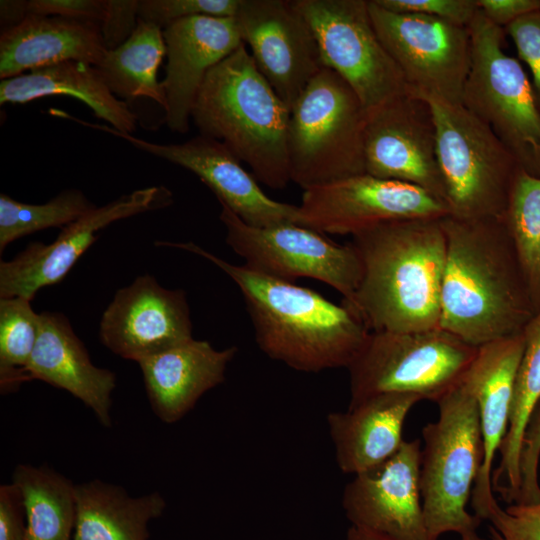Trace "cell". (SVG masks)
Masks as SVG:
<instances>
[{
  "instance_id": "obj_1",
  "label": "cell",
  "mask_w": 540,
  "mask_h": 540,
  "mask_svg": "<svg viewBox=\"0 0 540 540\" xmlns=\"http://www.w3.org/2000/svg\"><path fill=\"white\" fill-rule=\"evenodd\" d=\"M441 223L440 328L475 347L522 333L536 312L503 217L448 215Z\"/></svg>"
},
{
  "instance_id": "obj_2",
  "label": "cell",
  "mask_w": 540,
  "mask_h": 540,
  "mask_svg": "<svg viewBox=\"0 0 540 540\" xmlns=\"http://www.w3.org/2000/svg\"><path fill=\"white\" fill-rule=\"evenodd\" d=\"M352 236L362 275L351 300L342 304L370 332L440 327L446 260L441 219L387 221Z\"/></svg>"
},
{
  "instance_id": "obj_3",
  "label": "cell",
  "mask_w": 540,
  "mask_h": 540,
  "mask_svg": "<svg viewBox=\"0 0 540 540\" xmlns=\"http://www.w3.org/2000/svg\"><path fill=\"white\" fill-rule=\"evenodd\" d=\"M156 245L190 251L225 272L241 291L260 349L295 370L347 368L370 333L352 310L312 289L228 263L191 242Z\"/></svg>"
},
{
  "instance_id": "obj_4",
  "label": "cell",
  "mask_w": 540,
  "mask_h": 540,
  "mask_svg": "<svg viewBox=\"0 0 540 540\" xmlns=\"http://www.w3.org/2000/svg\"><path fill=\"white\" fill-rule=\"evenodd\" d=\"M290 113L242 44L206 75L192 120L200 135L224 144L256 179L284 189L291 181Z\"/></svg>"
},
{
  "instance_id": "obj_5",
  "label": "cell",
  "mask_w": 540,
  "mask_h": 540,
  "mask_svg": "<svg viewBox=\"0 0 540 540\" xmlns=\"http://www.w3.org/2000/svg\"><path fill=\"white\" fill-rule=\"evenodd\" d=\"M437 404V420L421 432L420 488L429 540L446 532H476L482 521L466 508L483 461L477 401L462 381Z\"/></svg>"
},
{
  "instance_id": "obj_6",
  "label": "cell",
  "mask_w": 540,
  "mask_h": 540,
  "mask_svg": "<svg viewBox=\"0 0 540 540\" xmlns=\"http://www.w3.org/2000/svg\"><path fill=\"white\" fill-rule=\"evenodd\" d=\"M365 123L366 112L354 90L322 67L291 109V181L304 191L366 173Z\"/></svg>"
},
{
  "instance_id": "obj_7",
  "label": "cell",
  "mask_w": 540,
  "mask_h": 540,
  "mask_svg": "<svg viewBox=\"0 0 540 540\" xmlns=\"http://www.w3.org/2000/svg\"><path fill=\"white\" fill-rule=\"evenodd\" d=\"M414 93L423 97L433 112L437 161L450 215L502 218L521 170L513 154L461 103Z\"/></svg>"
},
{
  "instance_id": "obj_8",
  "label": "cell",
  "mask_w": 540,
  "mask_h": 540,
  "mask_svg": "<svg viewBox=\"0 0 540 540\" xmlns=\"http://www.w3.org/2000/svg\"><path fill=\"white\" fill-rule=\"evenodd\" d=\"M478 347L438 327L410 332H370L347 367L349 406L384 393L438 402L461 384Z\"/></svg>"
},
{
  "instance_id": "obj_9",
  "label": "cell",
  "mask_w": 540,
  "mask_h": 540,
  "mask_svg": "<svg viewBox=\"0 0 540 540\" xmlns=\"http://www.w3.org/2000/svg\"><path fill=\"white\" fill-rule=\"evenodd\" d=\"M468 28L471 64L461 104L494 132L522 170L540 177V106L532 82L505 52L504 28L480 10Z\"/></svg>"
},
{
  "instance_id": "obj_10",
  "label": "cell",
  "mask_w": 540,
  "mask_h": 540,
  "mask_svg": "<svg viewBox=\"0 0 540 540\" xmlns=\"http://www.w3.org/2000/svg\"><path fill=\"white\" fill-rule=\"evenodd\" d=\"M310 25L322 63L354 90L365 112L409 91L373 26L369 0H293Z\"/></svg>"
},
{
  "instance_id": "obj_11",
  "label": "cell",
  "mask_w": 540,
  "mask_h": 540,
  "mask_svg": "<svg viewBox=\"0 0 540 540\" xmlns=\"http://www.w3.org/2000/svg\"><path fill=\"white\" fill-rule=\"evenodd\" d=\"M220 220L226 242L250 269L293 282L311 278L336 289L349 301L362 275L360 258L352 245H340L316 230L298 224L254 227L221 204Z\"/></svg>"
},
{
  "instance_id": "obj_12",
  "label": "cell",
  "mask_w": 540,
  "mask_h": 540,
  "mask_svg": "<svg viewBox=\"0 0 540 540\" xmlns=\"http://www.w3.org/2000/svg\"><path fill=\"white\" fill-rule=\"evenodd\" d=\"M369 12L383 46L410 91L461 103L471 64L469 28L439 18L399 13L369 0Z\"/></svg>"
},
{
  "instance_id": "obj_13",
  "label": "cell",
  "mask_w": 540,
  "mask_h": 540,
  "mask_svg": "<svg viewBox=\"0 0 540 540\" xmlns=\"http://www.w3.org/2000/svg\"><path fill=\"white\" fill-rule=\"evenodd\" d=\"M299 208L305 227L343 235L387 221L451 214L445 201L418 186L368 173L304 190Z\"/></svg>"
},
{
  "instance_id": "obj_14",
  "label": "cell",
  "mask_w": 540,
  "mask_h": 540,
  "mask_svg": "<svg viewBox=\"0 0 540 540\" xmlns=\"http://www.w3.org/2000/svg\"><path fill=\"white\" fill-rule=\"evenodd\" d=\"M365 172L418 186L446 202L429 103L412 91L366 112Z\"/></svg>"
},
{
  "instance_id": "obj_15",
  "label": "cell",
  "mask_w": 540,
  "mask_h": 540,
  "mask_svg": "<svg viewBox=\"0 0 540 540\" xmlns=\"http://www.w3.org/2000/svg\"><path fill=\"white\" fill-rule=\"evenodd\" d=\"M70 120L125 140L135 148L181 166L196 176L243 222L254 227L303 225L299 206L271 199L221 142L198 135L180 144L149 142L103 124ZM305 227V226H304Z\"/></svg>"
},
{
  "instance_id": "obj_16",
  "label": "cell",
  "mask_w": 540,
  "mask_h": 540,
  "mask_svg": "<svg viewBox=\"0 0 540 540\" xmlns=\"http://www.w3.org/2000/svg\"><path fill=\"white\" fill-rule=\"evenodd\" d=\"M235 21L258 70L291 110L324 67L310 25L292 0H240Z\"/></svg>"
},
{
  "instance_id": "obj_17",
  "label": "cell",
  "mask_w": 540,
  "mask_h": 540,
  "mask_svg": "<svg viewBox=\"0 0 540 540\" xmlns=\"http://www.w3.org/2000/svg\"><path fill=\"white\" fill-rule=\"evenodd\" d=\"M172 202L163 186L135 190L101 206L62 228L50 244L30 243L10 261L0 263V297L32 300L43 287L65 278L81 255L98 238L97 232L109 224L140 213L162 208Z\"/></svg>"
},
{
  "instance_id": "obj_18",
  "label": "cell",
  "mask_w": 540,
  "mask_h": 540,
  "mask_svg": "<svg viewBox=\"0 0 540 540\" xmlns=\"http://www.w3.org/2000/svg\"><path fill=\"white\" fill-rule=\"evenodd\" d=\"M99 338L113 353L137 363L192 339L185 292L166 289L153 276H138L115 293L102 315Z\"/></svg>"
},
{
  "instance_id": "obj_19",
  "label": "cell",
  "mask_w": 540,
  "mask_h": 540,
  "mask_svg": "<svg viewBox=\"0 0 540 540\" xmlns=\"http://www.w3.org/2000/svg\"><path fill=\"white\" fill-rule=\"evenodd\" d=\"M421 440L402 443L381 465L354 475L342 507L352 526L393 540H429L420 488Z\"/></svg>"
},
{
  "instance_id": "obj_20",
  "label": "cell",
  "mask_w": 540,
  "mask_h": 540,
  "mask_svg": "<svg viewBox=\"0 0 540 540\" xmlns=\"http://www.w3.org/2000/svg\"><path fill=\"white\" fill-rule=\"evenodd\" d=\"M166 46L165 122L174 132L189 130L192 109L208 72L242 44L235 18L193 16L163 28Z\"/></svg>"
},
{
  "instance_id": "obj_21",
  "label": "cell",
  "mask_w": 540,
  "mask_h": 540,
  "mask_svg": "<svg viewBox=\"0 0 540 540\" xmlns=\"http://www.w3.org/2000/svg\"><path fill=\"white\" fill-rule=\"evenodd\" d=\"M523 350V332L481 345L463 379L480 413L483 461L471 503L474 514L481 520L498 505L492 487L493 463L508 430L514 382Z\"/></svg>"
},
{
  "instance_id": "obj_22",
  "label": "cell",
  "mask_w": 540,
  "mask_h": 540,
  "mask_svg": "<svg viewBox=\"0 0 540 540\" xmlns=\"http://www.w3.org/2000/svg\"><path fill=\"white\" fill-rule=\"evenodd\" d=\"M25 376L26 382L38 379L69 392L89 407L101 424L111 425L115 374L91 362L63 314L39 313V334Z\"/></svg>"
},
{
  "instance_id": "obj_23",
  "label": "cell",
  "mask_w": 540,
  "mask_h": 540,
  "mask_svg": "<svg viewBox=\"0 0 540 540\" xmlns=\"http://www.w3.org/2000/svg\"><path fill=\"white\" fill-rule=\"evenodd\" d=\"M238 349H215L194 338L138 362L149 402L165 423L189 412L208 390L221 384Z\"/></svg>"
},
{
  "instance_id": "obj_24",
  "label": "cell",
  "mask_w": 540,
  "mask_h": 540,
  "mask_svg": "<svg viewBox=\"0 0 540 540\" xmlns=\"http://www.w3.org/2000/svg\"><path fill=\"white\" fill-rule=\"evenodd\" d=\"M106 51L99 23L28 15L1 29L0 78L72 60L97 66Z\"/></svg>"
},
{
  "instance_id": "obj_25",
  "label": "cell",
  "mask_w": 540,
  "mask_h": 540,
  "mask_svg": "<svg viewBox=\"0 0 540 540\" xmlns=\"http://www.w3.org/2000/svg\"><path fill=\"white\" fill-rule=\"evenodd\" d=\"M419 401L413 394L384 393L330 413L327 422L340 470L357 475L391 458L404 442L405 419Z\"/></svg>"
},
{
  "instance_id": "obj_26",
  "label": "cell",
  "mask_w": 540,
  "mask_h": 540,
  "mask_svg": "<svg viewBox=\"0 0 540 540\" xmlns=\"http://www.w3.org/2000/svg\"><path fill=\"white\" fill-rule=\"evenodd\" d=\"M65 95L85 103L94 115L123 133L136 130L137 115L116 97L96 66L65 61L17 75L0 82V104H23L47 96Z\"/></svg>"
},
{
  "instance_id": "obj_27",
  "label": "cell",
  "mask_w": 540,
  "mask_h": 540,
  "mask_svg": "<svg viewBox=\"0 0 540 540\" xmlns=\"http://www.w3.org/2000/svg\"><path fill=\"white\" fill-rule=\"evenodd\" d=\"M75 501L73 540H147L148 523L166 506L158 492L131 497L101 480L75 485Z\"/></svg>"
},
{
  "instance_id": "obj_28",
  "label": "cell",
  "mask_w": 540,
  "mask_h": 540,
  "mask_svg": "<svg viewBox=\"0 0 540 540\" xmlns=\"http://www.w3.org/2000/svg\"><path fill=\"white\" fill-rule=\"evenodd\" d=\"M524 350L517 368L509 426L501 444L500 461L492 472L493 491L509 505L520 487V453L531 414L540 401V311L523 330Z\"/></svg>"
},
{
  "instance_id": "obj_29",
  "label": "cell",
  "mask_w": 540,
  "mask_h": 540,
  "mask_svg": "<svg viewBox=\"0 0 540 540\" xmlns=\"http://www.w3.org/2000/svg\"><path fill=\"white\" fill-rule=\"evenodd\" d=\"M165 56L163 29L139 19L133 34L116 49L107 50L96 68L116 97L146 98L165 108L162 82L158 81Z\"/></svg>"
},
{
  "instance_id": "obj_30",
  "label": "cell",
  "mask_w": 540,
  "mask_h": 540,
  "mask_svg": "<svg viewBox=\"0 0 540 540\" xmlns=\"http://www.w3.org/2000/svg\"><path fill=\"white\" fill-rule=\"evenodd\" d=\"M12 483L26 516L25 540H71L75 528V485L47 466L19 464Z\"/></svg>"
},
{
  "instance_id": "obj_31",
  "label": "cell",
  "mask_w": 540,
  "mask_h": 540,
  "mask_svg": "<svg viewBox=\"0 0 540 540\" xmlns=\"http://www.w3.org/2000/svg\"><path fill=\"white\" fill-rule=\"evenodd\" d=\"M535 312L540 311V177L520 170L503 216Z\"/></svg>"
},
{
  "instance_id": "obj_32",
  "label": "cell",
  "mask_w": 540,
  "mask_h": 540,
  "mask_svg": "<svg viewBox=\"0 0 540 540\" xmlns=\"http://www.w3.org/2000/svg\"><path fill=\"white\" fill-rule=\"evenodd\" d=\"M78 189H67L43 204L0 195V252L13 241L52 227L64 228L95 208Z\"/></svg>"
},
{
  "instance_id": "obj_33",
  "label": "cell",
  "mask_w": 540,
  "mask_h": 540,
  "mask_svg": "<svg viewBox=\"0 0 540 540\" xmlns=\"http://www.w3.org/2000/svg\"><path fill=\"white\" fill-rule=\"evenodd\" d=\"M39 334V314L23 297L0 299V388L2 393L17 390L26 382Z\"/></svg>"
},
{
  "instance_id": "obj_34",
  "label": "cell",
  "mask_w": 540,
  "mask_h": 540,
  "mask_svg": "<svg viewBox=\"0 0 540 540\" xmlns=\"http://www.w3.org/2000/svg\"><path fill=\"white\" fill-rule=\"evenodd\" d=\"M239 5L240 0H140L138 15L163 29L193 16L235 18Z\"/></svg>"
},
{
  "instance_id": "obj_35",
  "label": "cell",
  "mask_w": 540,
  "mask_h": 540,
  "mask_svg": "<svg viewBox=\"0 0 540 540\" xmlns=\"http://www.w3.org/2000/svg\"><path fill=\"white\" fill-rule=\"evenodd\" d=\"M484 520L492 540H540V502L494 506Z\"/></svg>"
},
{
  "instance_id": "obj_36",
  "label": "cell",
  "mask_w": 540,
  "mask_h": 540,
  "mask_svg": "<svg viewBox=\"0 0 540 540\" xmlns=\"http://www.w3.org/2000/svg\"><path fill=\"white\" fill-rule=\"evenodd\" d=\"M540 459V401L526 426L520 453V487L514 504L540 502L538 465Z\"/></svg>"
},
{
  "instance_id": "obj_37",
  "label": "cell",
  "mask_w": 540,
  "mask_h": 540,
  "mask_svg": "<svg viewBox=\"0 0 540 540\" xmlns=\"http://www.w3.org/2000/svg\"><path fill=\"white\" fill-rule=\"evenodd\" d=\"M399 13L421 14L468 27L479 10L477 0H375Z\"/></svg>"
},
{
  "instance_id": "obj_38",
  "label": "cell",
  "mask_w": 540,
  "mask_h": 540,
  "mask_svg": "<svg viewBox=\"0 0 540 540\" xmlns=\"http://www.w3.org/2000/svg\"><path fill=\"white\" fill-rule=\"evenodd\" d=\"M505 32L512 38L519 57L528 65L540 106V9L512 22Z\"/></svg>"
},
{
  "instance_id": "obj_39",
  "label": "cell",
  "mask_w": 540,
  "mask_h": 540,
  "mask_svg": "<svg viewBox=\"0 0 540 540\" xmlns=\"http://www.w3.org/2000/svg\"><path fill=\"white\" fill-rule=\"evenodd\" d=\"M25 15L56 16L101 23L107 0H23Z\"/></svg>"
},
{
  "instance_id": "obj_40",
  "label": "cell",
  "mask_w": 540,
  "mask_h": 540,
  "mask_svg": "<svg viewBox=\"0 0 540 540\" xmlns=\"http://www.w3.org/2000/svg\"><path fill=\"white\" fill-rule=\"evenodd\" d=\"M140 0H107L106 14L100 23L107 50L122 45L135 31L139 22Z\"/></svg>"
},
{
  "instance_id": "obj_41",
  "label": "cell",
  "mask_w": 540,
  "mask_h": 540,
  "mask_svg": "<svg viewBox=\"0 0 540 540\" xmlns=\"http://www.w3.org/2000/svg\"><path fill=\"white\" fill-rule=\"evenodd\" d=\"M24 510L17 487L11 484L0 486V540H25L21 511Z\"/></svg>"
},
{
  "instance_id": "obj_42",
  "label": "cell",
  "mask_w": 540,
  "mask_h": 540,
  "mask_svg": "<svg viewBox=\"0 0 540 540\" xmlns=\"http://www.w3.org/2000/svg\"><path fill=\"white\" fill-rule=\"evenodd\" d=\"M477 5L492 23L506 28L520 17L540 9V0H477Z\"/></svg>"
},
{
  "instance_id": "obj_43",
  "label": "cell",
  "mask_w": 540,
  "mask_h": 540,
  "mask_svg": "<svg viewBox=\"0 0 540 540\" xmlns=\"http://www.w3.org/2000/svg\"><path fill=\"white\" fill-rule=\"evenodd\" d=\"M346 540H393V539L386 537L384 535L378 534L376 532H372V531L351 525L347 531Z\"/></svg>"
},
{
  "instance_id": "obj_44",
  "label": "cell",
  "mask_w": 540,
  "mask_h": 540,
  "mask_svg": "<svg viewBox=\"0 0 540 540\" xmlns=\"http://www.w3.org/2000/svg\"><path fill=\"white\" fill-rule=\"evenodd\" d=\"M460 540H485V539L478 536L476 532H472L470 534L461 536Z\"/></svg>"
}]
</instances>
